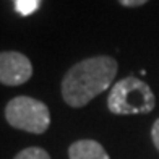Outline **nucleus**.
I'll list each match as a JSON object with an SVG mask.
<instances>
[{
    "label": "nucleus",
    "mask_w": 159,
    "mask_h": 159,
    "mask_svg": "<svg viewBox=\"0 0 159 159\" xmlns=\"http://www.w3.org/2000/svg\"><path fill=\"white\" fill-rule=\"evenodd\" d=\"M119 70L114 57L96 55L76 62L62 78V98L70 107H84L111 88Z\"/></svg>",
    "instance_id": "f257e3e1"
},
{
    "label": "nucleus",
    "mask_w": 159,
    "mask_h": 159,
    "mask_svg": "<svg viewBox=\"0 0 159 159\" xmlns=\"http://www.w3.org/2000/svg\"><path fill=\"white\" fill-rule=\"evenodd\" d=\"M156 98L146 81L127 76L117 81L107 98V109L115 115H140L153 112Z\"/></svg>",
    "instance_id": "f03ea898"
},
{
    "label": "nucleus",
    "mask_w": 159,
    "mask_h": 159,
    "mask_svg": "<svg viewBox=\"0 0 159 159\" xmlns=\"http://www.w3.org/2000/svg\"><path fill=\"white\" fill-rule=\"evenodd\" d=\"M5 119L16 130L41 135L50 125V111L42 101L30 96H16L7 104Z\"/></svg>",
    "instance_id": "7ed1b4c3"
},
{
    "label": "nucleus",
    "mask_w": 159,
    "mask_h": 159,
    "mask_svg": "<svg viewBox=\"0 0 159 159\" xmlns=\"http://www.w3.org/2000/svg\"><path fill=\"white\" fill-rule=\"evenodd\" d=\"M33 76V63L25 54L16 50L0 52V83L5 86H20Z\"/></svg>",
    "instance_id": "20e7f679"
},
{
    "label": "nucleus",
    "mask_w": 159,
    "mask_h": 159,
    "mask_svg": "<svg viewBox=\"0 0 159 159\" xmlns=\"http://www.w3.org/2000/svg\"><path fill=\"white\" fill-rule=\"evenodd\" d=\"M70 159H111L102 144L94 140H78L68 148Z\"/></svg>",
    "instance_id": "39448f33"
},
{
    "label": "nucleus",
    "mask_w": 159,
    "mask_h": 159,
    "mask_svg": "<svg viewBox=\"0 0 159 159\" xmlns=\"http://www.w3.org/2000/svg\"><path fill=\"white\" fill-rule=\"evenodd\" d=\"M13 159H50V156L46 149L38 148V146H30V148L21 149Z\"/></svg>",
    "instance_id": "423d86ee"
},
{
    "label": "nucleus",
    "mask_w": 159,
    "mask_h": 159,
    "mask_svg": "<svg viewBox=\"0 0 159 159\" xmlns=\"http://www.w3.org/2000/svg\"><path fill=\"white\" fill-rule=\"evenodd\" d=\"M42 0H15V8L21 16H28L39 8Z\"/></svg>",
    "instance_id": "0eeeda50"
},
{
    "label": "nucleus",
    "mask_w": 159,
    "mask_h": 159,
    "mask_svg": "<svg viewBox=\"0 0 159 159\" xmlns=\"http://www.w3.org/2000/svg\"><path fill=\"white\" fill-rule=\"evenodd\" d=\"M151 140H153L156 149L159 151V119L153 124V127H151Z\"/></svg>",
    "instance_id": "6e6552de"
},
{
    "label": "nucleus",
    "mask_w": 159,
    "mask_h": 159,
    "mask_svg": "<svg viewBox=\"0 0 159 159\" xmlns=\"http://www.w3.org/2000/svg\"><path fill=\"white\" fill-rule=\"evenodd\" d=\"M149 0H119V3L122 7H127V8H135V7H141Z\"/></svg>",
    "instance_id": "1a4fd4ad"
}]
</instances>
